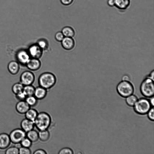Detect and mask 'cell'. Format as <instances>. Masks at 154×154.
I'll return each instance as SVG.
<instances>
[{"instance_id":"obj_1","label":"cell","mask_w":154,"mask_h":154,"mask_svg":"<svg viewBox=\"0 0 154 154\" xmlns=\"http://www.w3.org/2000/svg\"><path fill=\"white\" fill-rule=\"evenodd\" d=\"M35 126L38 130L48 129L51 126L52 119L50 115L45 112H38L34 121Z\"/></svg>"},{"instance_id":"obj_2","label":"cell","mask_w":154,"mask_h":154,"mask_svg":"<svg viewBox=\"0 0 154 154\" xmlns=\"http://www.w3.org/2000/svg\"><path fill=\"white\" fill-rule=\"evenodd\" d=\"M56 81L57 79L54 75L49 72L42 73L38 79L39 86L47 90L52 88L56 84Z\"/></svg>"},{"instance_id":"obj_3","label":"cell","mask_w":154,"mask_h":154,"mask_svg":"<svg viewBox=\"0 0 154 154\" xmlns=\"http://www.w3.org/2000/svg\"><path fill=\"white\" fill-rule=\"evenodd\" d=\"M154 80L148 77L144 79L141 83L140 91L144 97L150 98L154 95Z\"/></svg>"},{"instance_id":"obj_4","label":"cell","mask_w":154,"mask_h":154,"mask_svg":"<svg viewBox=\"0 0 154 154\" xmlns=\"http://www.w3.org/2000/svg\"><path fill=\"white\" fill-rule=\"evenodd\" d=\"M134 89L133 85L129 81L122 80L116 86V91L118 94L124 98L133 94Z\"/></svg>"},{"instance_id":"obj_5","label":"cell","mask_w":154,"mask_h":154,"mask_svg":"<svg viewBox=\"0 0 154 154\" xmlns=\"http://www.w3.org/2000/svg\"><path fill=\"white\" fill-rule=\"evenodd\" d=\"M133 107L136 113L139 115H144L147 114L152 106L149 100L142 97L137 100Z\"/></svg>"},{"instance_id":"obj_6","label":"cell","mask_w":154,"mask_h":154,"mask_svg":"<svg viewBox=\"0 0 154 154\" xmlns=\"http://www.w3.org/2000/svg\"><path fill=\"white\" fill-rule=\"evenodd\" d=\"M11 142L16 144L20 143L26 137V133L21 128H16L12 130L9 134Z\"/></svg>"},{"instance_id":"obj_7","label":"cell","mask_w":154,"mask_h":154,"mask_svg":"<svg viewBox=\"0 0 154 154\" xmlns=\"http://www.w3.org/2000/svg\"><path fill=\"white\" fill-rule=\"evenodd\" d=\"M34 73L30 71L23 72L20 77V82L24 86L32 85L35 80Z\"/></svg>"},{"instance_id":"obj_8","label":"cell","mask_w":154,"mask_h":154,"mask_svg":"<svg viewBox=\"0 0 154 154\" xmlns=\"http://www.w3.org/2000/svg\"><path fill=\"white\" fill-rule=\"evenodd\" d=\"M16 61L20 64L26 66L31 57L27 50L21 49L18 51L15 55Z\"/></svg>"},{"instance_id":"obj_9","label":"cell","mask_w":154,"mask_h":154,"mask_svg":"<svg viewBox=\"0 0 154 154\" xmlns=\"http://www.w3.org/2000/svg\"><path fill=\"white\" fill-rule=\"evenodd\" d=\"M27 50L31 58L39 59L42 57L43 51L36 43L30 45Z\"/></svg>"},{"instance_id":"obj_10","label":"cell","mask_w":154,"mask_h":154,"mask_svg":"<svg viewBox=\"0 0 154 154\" xmlns=\"http://www.w3.org/2000/svg\"><path fill=\"white\" fill-rule=\"evenodd\" d=\"M26 66L29 70L35 71L38 70L41 67V62L39 59L31 57Z\"/></svg>"},{"instance_id":"obj_11","label":"cell","mask_w":154,"mask_h":154,"mask_svg":"<svg viewBox=\"0 0 154 154\" xmlns=\"http://www.w3.org/2000/svg\"><path fill=\"white\" fill-rule=\"evenodd\" d=\"M61 42L63 48L66 50H72L75 45V41L72 37H65Z\"/></svg>"},{"instance_id":"obj_12","label":"cell","mask_w":154,"mask_h":154,"mask_svg":"<svg viewBox=\"0 0 154 154\" xmlns=\"http://www.w3.org/2000/svg\"><path fill=\"white\" fill-rule=\"evenodd\" d=\"M11 142L9 134L6 133L0 134V149H7Z\"/></svg>"},{"instance_id":"obj_13","label":"cell","mask_w":154,"mask_h":154,"mask_svg":"<svg viewBox=\"0 0 154 154\" xmlns=\"http://www.w3.org/2000/svg\"><path fill=\"white\" fill-rule=\"evenodd\" d=\"M30 108L25 100L19 101L15 106L17 111L21 114H25Z\"/></svg>"},{"instance_id":"obj_14","label":"cell","mask_w":154,"mask_h":154,"mask_svg":"<svg viewBox=\"0 0 154 154\" xmlns=\"http://www.w3.org/2000/svg\"><path fill=\"white\" fill-rule=\"evenodd\" d=\"M20 126L21 128L26 133L34 129L35 127L34 122L26 118L21 121Z\"/></svg>"},{"instance_id":"obj_15","label":"cell","mask_w":154,"mask_h":154,"mask_svg":"<svg viewBox=\"0 0 154 154\" xmlns=\"http://www.w3.org/2000/svg\"><path fill=\"white\" fill-rule=\"evenodd\" d=\"M19 63L15 60L10 61L8 65V69L12 75H16L19 72L20 69V65Z\"/></svg>"},{"instance_id":"obj_16","label":"cell","mask_w":154,"mask_h":154,"mask_svg":"<svg viewBox=\"0 0 154 154\" xmlns=\"http://www.w3.org/2000/svg\"><path fill=\"white\" fill-rule=\"evenodd\" d=\"M47 94V90L39 86L35 88L34 96L38 100L45 98Z\"/></svg>"},{"instance_id":"obj_17","label":"cell","mask_w":154,"mask_h":154,"mask_svg":"<svg viewBox=\"0 0 154 154\" xmlns=\"http://www.w3.org/2000/svg\"><path fill=\"white\" fill-rule=\"evenodd\" d=\"M115 6L118 9L125 10L129 6L130 0H114Z\"/></svg>"},{"instance_id":"obj_18","label":"cell","mask_w":154,"mask_h":154,"mask_svg":"<svg viewBox=\"0 0 154 154\" xmlns=\"http://www.w3.org/2000/svg\"><path fill=\"white\" fill-rule=\"evenodd\" d=\"M61 32L64 37L72 38L75 35V32L74 29L71 26H66L63 27Z\"/></svg>"},{"instance_id":"obj_19","label":"cell","mask_w":154,"mask_h":154,"mask_svg":"<svg viewBox=\"0 0 154 154\" xmlns=\"http://www.w3.org/2000/svg\"><path fill=\"white\" fill-rule=\"evenodd\" d=\"M38 139L42 142H46L49 139L50 133L48 129L39 131L38 132Z\"/></svg>"},{"instance_id":"obj_20","label":"cell","mask_w":154,"mask_h":154,"mask_svg":"<svg viewBox=\"0 0 154 154\" xmlns=\"http://www.w3.org/2000/svg\"><path fill=\"white\" fill-rule=\"evenodd\" d=\"M38 113L36 109L30 108L25 114V118L34 122Z\"/></svg>"},{"instance_id":"obj_21","label":"cell","mask_w":154,"mask_h":154,"mask_svg":"<svg viewBox=\"0 0 154 154\" xmlns=\"http://www.w3.org/2000/svg\"><path fill=\"white\" fill-rule=\"evenodd\" d=\"M26 137L32 143L36 142L39 140L38 132L33 129L26 133Z\"/></svg>"},{"instance_id":"obj_22","label":"cell","mask_w":154,"mask_h":154,"mask_svg":"<svg viewBox=\"0 0 154 154\" xmlns=\"http://www.w3.org/2000/svg\"><path fill=\"white\" fill-rule=\"evenodd\" d=\"M138 98L135 95L132 94L126 98L125 101L127 104L130 107H133Z\"/></svg>"},{"instance_id":"obj_23","label":"cell","mask_w":154,"mask_h":154,"mask_svg":"<svg viewBox=\"0 0 154 154\" xmlns=\"http://www.w3.org/2000/svg\"><path fill=\"white\" fill-rule=\"evenodd\" d=\"M35 88L32 85L24 86L23 91L26 97L33 95Z\"/></svg>"},{"instance_id":"obj_24","label":"cell","mask_w":154,"mask_h":154,"mask_svg":"<svg viewBox=\"0 0 154 154\" xmlns=\"http://www.w3.org/2000/svg\"><path fill=\"white\" fill-rule=\"evenodd\" d=\"M38 100L35 96L32 95L27 97L25 100L31 107L36 106L38 103Z\"/></svg>"},{"instance_id":"obj_25","label":"cell","mask_w":154,"mask_h":154,"mask_svg":"<svg viewBox=\"0 0 154 154\" xmlns=\"http://www.w3.org/2000/svg\"><path fill=\"white\" fill-rule=\"evenodd\" d=\"M24 85L20 82L14 84L12 87V91L13 93L16 94L23 91Z\"/></svg>"},{"instance_id":"obj_26","label":"cell","mask_w":154,"mask_h":154,"mask_svg":"<svg viewBox=\"0 0 154 154\" xmlns=\"http://www.w3.org/2000/svg\"><path fill=\"white\" fill-rule=\"evenodd\" d=\"M36 43L43 50L47 49L48 47V42L45 38L39 39Z\"/></svg>"},{"instance_id":"obj_27","label":"cell","mask_w":154,"mask_h":154,"mask_svg":"<svg viewBox=\"0 0 154 154\" xmlns=\"http://www.w3.org/2000/svg\"><path fill=\"white\" fill-rule=\"evenodd\" d=\"M6 154H19V149L15 146H12L7 148L5 151Z\"/></svg>"},{"instance_id":"obj_28","label":"cell","mask_w":154,"mask_h":154,"mask_svg":"<svg viewBox=\"0 0 154 154\" xmlns=\"http://www.w3.org/2000/svg\"><path fill=\"white\" fill-rule=\"evenodd\" d=\"M20 143L22 146L29 148L32 146V142L26 137L21 141Z\"/></svg>"},{"instance_id":"obj_29","label":"cell","mask_w":154,"mask_h":154,"mask_svg":"<svg viewBox=\"0 0 154 154\" xmlns=\"http://www.w3.org/2000/svg\"><path fill=\"white\" fill-rule=\"evenodd\" d=\"M74 153L73 150L69 147H63L59 151V154H73Z\"/></svg>"},{"instance_id":"obj_30","label":"cell","mask_w":154,"mask_h":154,"mask_svg":"<svg viewBox=\"0 0 154 154\" xmlns=\"http://www.w3.org/2000/svg\"><path fill=\"white\" fill-rule=\"evenodd\" d=\"M31 151L29 148L21 146L19 149V154H30Z\"/></svg>"},{"instance_id":"obj_31","label":"cell","mask_w":154,"mask_h":154,"mask_svg":"<svg viewBox=\"0 0 154 154\" xmlns=\"http://www.w3.org/2000/svg\"><path fill=\"white\" fill-rule=\"evenodd\" d=\"M55 38L58 42H61L65 37L61 31L57 32L55 35Z\"/></svg>"},{"instance_id":"obj_32","label":"cell","mask_w":154,"mask_h":154,"mask_svg":"<svg viewBox=\"0 0 154 154\" xmlns=\"http://www.w3.org/2000/svg\"><path fill=\"white\" fill-rule=\"evenodd\" d=\"M15 97L19 101L25 100L27 97L23 91L15 94Z\"/></svg>"},{"instance_id":"obj_33","label":"cell","mask_w":154,"mask_h":154,"mask_svg":"<svg viewBox=\"0 0 154 154\" xmlns=\"http://www.w3.org/2000/svg\"><path fill=\"white\" fill-rule=\"evenodd\" d=\"M154 107H152L147 113L148 118L152 121L154 119Z\"/></svg>"},{"instance_id":"obj_34","label":"cell","mask_w":154,"mask_h":154,"mask_svg":"<svg viewBox=\"0 0 154 154\" xmlns=\"http://www.w3.org/2000/svg\"><path fill=\"white\" fill-rule=\"evenodd\" d=\"M60 1L61 3L63 5L72 6L74 0H60Z\"/></svg>"},{"instance_id":"obj_35","label":"cell","mask_w":154,"mask_h":154,"mask_svg":"<svg viewBox=\"0 0 154 154\" xmlns=\"http://www.w3.org/2000/svg\"><path fill=\"white\" fill-rule=\"evenodd\" d=\"M46 151L42 149H38L33 152L34 154H47Z\"/></svg>"},{"instance_id":"obj_36","label":"cell","mask_w":154,"mask_h":154,"mask_svg":"<svg viewBox=\"0 0 154 154\" xmlns=\"http://www.w3.org/2000/svg\"><path fill=\"white\" fill-rule=\"evenodd\" d=\"M107 4L110 7H113L115 6L114 0H107Z\"/></svg>"},{"instance_id":"obj_37","label":"cell","mask_w":154,"mask_h":154,"mask_svg":"<svg viewBox=\"0 0 154 154\" xmlns=\"http://www.w3.org/2000/svg\"><path fill=\"white\" fill-rule=\"evenodd\" d=\"M122 80L123 81H129L130 77L128 75H125L122 77Z\"/></svg>"},{"instance_id":"obj_38","label":"cell","mask_w":154,"mask_h":154,"mask_svg":"<svg viewBox=\"0 0 154 154\" xmlns=\"http://www.w3.org/2000/svg\"><path fill=\"white\" fill-rule=\"evenodd\" d=\"M154 70H152L147 76L154 80Z\"/></svg>"},{"instance_id":"obj_39","label":"cell","mask_w":154,"mask_h":154,"mask_svg":"<svg viewBox=\"0 0 154 154\" xmlns=\"http://www.w3.org/2000/svg\"><path fill=\"white\" fill-rule=\"evenodd\" d=\"M150 99L149 100L150 103L152 107H153L154 106V97H150Z\"/></svg>"}]
</instances>
